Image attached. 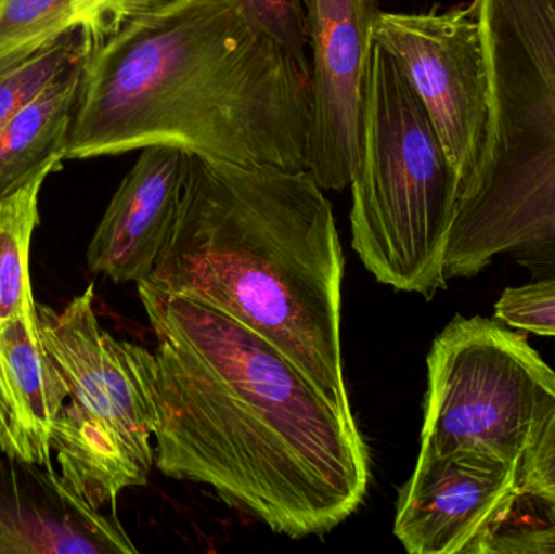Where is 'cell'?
Returning a JSON list of instances; mask_svg holds the SVG:
<instances>
[{"instance_id": "obj_2", "label": "cell", "mask_w": 555, "mask_h": 554, "mask_svg": "<svg viewBox=\"0 0 555 554\" xmlns=\"http://www.w3.org/2000/svg\"><path fill=\"white\" fill-rule=\"evenodd\" d=\"M310 68L234 0H171L91 49L65 159L175 146L307 171Z\"/></svg>"}, {"instance_id": "obj_9", "label": "cell", "mask_w": 555, "mask_h": 554, "mask_svg": "<svg viewBox=\"0 0 555 554\" xmlns=\"http://www.w3.org/2000/svg\"><path fill=\"white\" fill-rule=\"evenodd\" d=\"M36 312L39 337L67 384L70 402L153 467L155 410L137 364L135 344L116 340L101 327L93 283L62 311L36 302Z\"/></svg>"}, {"instance_id": "obj_11", "label": "cell", "mask_w": 555, "mask_h": 554, "mask_svg": "<svg viewBox=\"0 0 555 554\" xmlns=\"http://www.w3.org/2000/svg\"><path fill=\"white\" fill-rule=\"evenodd\" d=\"M188 172L189 153L162 145L142 150L91 237V272L119 285L152 275L178 218Z\"/></svg>"}, {"instance_id": "obj_4", "label": "cell", "mask_w": 555, "mask_h": 554, "mask_svg": "<svg viewBox=\"0 0 555 554\" xmlns=\"http://www.w3.org/2000/svg\"><path fill=\"white\" fill-rule=\"evenodd\" d=\"M491 80L488 133L460 188L446 276L505 254L555 280V0H475Z\"/></svg>"}, {"instance_id": "obj_1", "label": "cell", "mask_w": 555, "mask_h": 554, "mask_svg": "<svg viewBox=\"0 0 555 554\" xmlns=\"http://www.w3.org/2000/svg\"><path fill=\"white\" fill-rule=\"evenodd\" d=\"M156 350L135 344L155 410V465L207 485L291 539L323 536L361 506L371 455L336 405L275 345L204 299L137 283Z\"/></svg>"}, {"instance_id": "obj_6", "label": "cell", "mask_w": 555, "mask_h": 554, "mask_svg": "<svg viewBox=\"0 0 555 554\" xmlns=\"http://www.w3.org/2000/svg\"><path fill=\"white\" fill-rule=\"evenodd\" d=\"M555 403V371L527 335L456 315L427 355L417 459L475 452L520 467Z\"/></svg>"}, {"instance_id": "obj_21", "label": "cell", "mask_w": 555, "mask_h": 554, "mask_svg": "<svg viewBox=\"0 0 555 554\" xmlns=\"http://www.w3.org/2000/svg\"><path fill=\"white\" fill-rule=\"evenodd\" d=\"M518 487L555 501V403L521 461Z\"/></svg>"}, {"instance_id": "obj_20", "label": "cell", "mask_w": 555, "mask_h": 554, "mask_svg": "<svg viewBox=\"0 0 555 554\" xmlns=\"http://www.w3.org/2000/svg\"><path fill=\"white\" fill-rule=\"evenodd\" d=\"M247 18L286 49L299 64L307 59L306 0H234Z\"/></svg>"}, {"instance_id": "obj_16", "label": "cell", "mask_w": 555, "mask_h": 554, "mask_svg": "<svg viewBox=\"0 0 555 554\" xmlns=\"http://www.w3.org/2000/svg\"><path fill=\"white\" fill-rule=\"evenodd\" d=\"M85 57L65 68L0 129V201L49 159H65Z\"/></svg>"}, {"instance_id": "obj_3", "label": "cell", "mask_w": 555, "mask_h": 554, "mask_svg": "<svg viewBox=\"0 0 555 554\" xmlns=\"http://www.w3.org/2000/svg\"><path fill=\"white\" fill-rule=\"evenodd\" d=\"M343 276L332 204L309 172L189 155L175 227L152 275L140 283L210 302L351 410L343 366Z\"/></svg>"}, {"instance_id": "obj_5", "label": "cell", "mask_w": 555, "mask_h": 554, "mask_svg": "<svg viewBox=\"0 0 555 554\" xmlns=\"http://www.w3.org/2000/svg\"><path fill=\"white\" fill-rule=\"evenodd\" d=\"M351 244L377 282L433 299L460 179L398 62L374 41L351 184Z\"/></svg>"}, {"instance_id": "obj_19", "label": "cell", "mask_w": 555, "mask_h": 554, "mask_svg": "<svg viewBox=\"0 0 555 554\" xmlns=\"http://www.w3.org/2000/svg\"><path fill=\"white\" fill-rule=\"evenodd\" d=\"M494 315L515 331L555 337V280H534L505 289L495 302Z\"/></svg>"}, {"instance_id": "obj_8", "label": "cell", "mask_w": 555, "mask_h": 554, "mask_svg": "<svg viewBox=\"0 0 555 554\" xmlns=\"http://www.w3.org/2000/svg\"><path fill=\"white\" fill-rule=\"evenodd\" d=\"M378 13L377 0H306L312 51L307 172L323 191L351 184Z\"/></svg>"}, {"instance_id": "obj_17", "label": "cell", "mask_w": 555, "mask_h": 554, "mask_svg": "<svg viewBox=\"0 0 555 554\" xmlns=\"http://www.w3.org/2000/svg\"><path fill=\"white\" fill-rule=\"evenodd\" d=\"M466 554H555V501L517 487Z\"/></svg>"}, {"instance_id": "obj_12", "label": "cell", "mask_w": 555, "mask_h": 554, "mask_svg": "<svg viewBox=\"0 0 555 554\" xmlns=\"http://www.w3.org/2000/svg\"><path fill=\"white\" fill-rule=\"evenodd\" d=\"M135 554L116 516L85 503L54 467L0 454V554Z\"/></svg>"}, {"instance_id": "obj_18", "label": "cell", "mask_w": 555, "mask_h": 554, "mask_svg": "<svg viewBox=\"0 0 555 554\" xmlns=\"http://www.w3.org/2000/svg\"><path fill=\"white\" fill-rule=\"evenodd\" d=\"M91 48L83 31H74L59 39L35 57L0 77V129L41 93L65 68L90 54Z\"/></svg>"}, {"instance_id": "obj_13", "label": "cell", "mask_w": 555, "mask_h": 554, "mask_svg": "<svg viewBox=\"0 0 555 554\" xmlns=\"http://www.w3.org/2000/svg\"><path fill=\"white\" fill-rule=\"evenodd\" d=\"M67 399L39 337L36 301L0 319V454L52 467V428Z\"/></svg>"}, {"instance_id": "obj_10", "label": "cell", "mask_w": 555, "mask_h": 554, "mask_svg": "<svg viewBox=\"0 0 555 554\" xmlns=\"http://www.w3.org/2000/svg\"><path fill=\"white\" fill-rule=\"evenodd\" d=\"M517 465L475 452L417 459L393 533L411 554H466L518 487Z\"/></svg>"}, {"instance_id": "obj_7", "label": "cell", "mask_w": 555, "mask_h": 554, "mask_svg": "<svg viewBox=\"0 0 555 554\" xmlns=\"http://www.w3.org/2000/svg\"><path fill=\"white\" fill-rule=\"evenodd\" d=\"M374 41L390 52L423 101L462 188L481 155L491 109L488 55L475 0L426 13L380 12Z\"/></svg>"}, {"instance_id": "obj_14", "label": "cell", "mask_w": 555, "mask_h": 554, "mask_svg": "<svg viewBox=\"0 0 555 554\" xmlns=\"http://www.w3.org/2000/svg\"><path fill=\"white\" fill-rule=\"evenodd\" d=\"M171 0H0V77L74 31L91 49Z\"/></svg>"}, {"instance_id": "obj_15", "label": "cell", "mask_w": 555, "mask_h": 554, "mask_svg": "<svg viewBox=\"0 0 555 554\" xmlns=\"http://www.w3.org/2000/svg\"><path fill=\"white\" fill-rule=\"evenodd\" d=\"M51 449L61 467L62 484L78 498L101 511L114 506L127 488L149 484L153 467L106 426L68 402L59 413Z\"/></svg>"}]
</instances>
